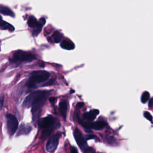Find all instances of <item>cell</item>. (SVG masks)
I'll use <instances>...</instances> for the list:
<instances>
[{
  "mask_svg": "<svg viewBox=\"0 0 153 153\" xmlns=\"http://www.w3.org/2000/svg\"><path fill=\"white\" fill-rule=\"evenodd\" d=\"M48 94L49 93L45 90H39L33 92L25 98L23 103V106L25 108H28L36 106L40 103L45 102Z\"/></svg>",
  "mask_w": 153,
  "mask_h": 153,
  "instance_id": "1",
  "label": "cell"
},
{
  "mask_svg": "<svg viewBox=\"0 0 153 153\" xmlns=\"http://www.w3.org/2000/svg\"><path fill=\"white\" fill-rule=\"evenodd\" d=\"M50 74L45 71H36L31 74V75L27 82L29 88H32L38 83L42 82L48 79Z\"/></svg>",
  "mask_w": 153,
  "mask_h": 153,
  "instance_id": "2",
  "label": "cell"
},
{
  "mask_svg": "<svg viewBox=\"0 0 153 153\" xmlns=\"http://www.w3.org/2000/svg\"><path fill=\"white\" fill-rule=\"evenodd\" d=\"M7 127L8 133L10 136H12L16 131L18 127V121L16 117L11 114L6 115Z\"/></svg>",
  "mask_w": 153,
  "mask_h": 153,
  "instance_id": "3",
  "label": "cell"
},
{
  "mask_svg": "<svg viewBox=\"0 0 153 153\" xmlns=\"http://www.w3.org/2000/svg\"><path fill=\"white\" fill-rule=\"evenodd\" d=\"M13 59L18 61H32L36 59L35 56L30 53L22 50H18L14 52Z\"/></svg>",
  "mask_w": 153,
  "mask_h": 153,
  "instance_id": "4",
  "label": "cell"
},
{
  "mask_svg": "<svg viewBox=\"0 0 153 153\" xmlns=\"http://www.w3.org/2000/svg\"><path fill=\"white\" fill-rule=\"evenodd\" d=\"M60 137V133H57L54 135H53L48 140L46 145L47 151L48 152L54 151L59 143V140Z\"/></svg>",
  "mask_w": 153,
  "mask_h": 153,
  "instance_id": "5",
  "label": "cell"
},
{
  "mask_svg": "<svg viewBox=\"0 0 153 153\" xmlns=\"http://www.w3.org/2000/svg\"><path fill=\"white\" fill-rule=\"evenodd\" d=\"M54 118L51 115H48L41 118L38 121V126L41 128H48L53 127L54 124Z\"/></svg>",
  "mask_w": 153,
  "mask_h": 153,
  "instance_id": "6",
  "label": "cell"
},
{
  "mask_svg": "<svg viewBox=\"0 0 153 153\" xmlns=\"http://www.w3.org/2000/svg\"><path fill=\"white\" fill-rule=\"evenodd\" d=\"M106 125V123L103 121H96L93 123H85L83 124V126L86 129L93 128L95 130H100L103 128Z\"/></svg>",
  "mask_w": 153,
  "mask_h": 153,
  "instance_id": "7",
  "label": "cell"
},
{
  "mask_svg": "<svg viewBox=\"0 0 153 153\" xmlns=\"http://www.w3.org/2000/svg\"><path fill=\"white\" fill-rule=\"evenodd\" d=\"M74 134L75 140L77 144L78 145V146L81 148H83L85 145V142L84 141V139L83 138V136L81 131L78 128H75Z\"/></svg>",
  "mask_w": 153,
  "mask_h": 153,
  "instance_id": "8",
  "label": "cell"
},
{
  "mask_svg": "<svg viewBox=\"0 0 153 153\" xmlns=\"http://www.w3.org/2000/svg\"><path fill=\"white\" fill-rule=\"evenodd\" d=\"M45 23V19L44 18L40 19L39 22H38L37 25L34 27V29L33 30L32 35L33 36H36L38 35V34L40 33V32L42 30V26L44 25Z\"/></svg>",
  "mask_w": 153,
  "mask_h": 153,
  "instance_id": "9",
  "label": "cell"
},
{
  "mask_svg": "<svg viewBox=\"0 0 153 153\" xmlns=\"http://www.w3.org/2000/svg\"><path fill=\"white\" fill-rule=\"evenodd\" d=\"M31 130H32V127L29 125L22 124L19 127L17 136L22 135V134H27L31 131Z\"/></svg>",
  "mask_w": 153,
  "mask_h": 153,
  "instance_id": "10",
  "label": "cell"
},
{
  "mask_svg": "<svg viewBox=\"0 0 153 153\" xmlns=\"http://www.w3.org/2000/svg\"><path fill=\"white\" fill-rule=\"evenodd\" d=\"M99 113V111L98 109H92L89 112H87L84 114V117L89 120H94L97 115H98Z\"/></svg>",
  "mask_w": 153,
  "mask_h": 153,
  "instance_id": "11",
  "label": "cell"
},
{
  "mask_svg": "<svg viewBox=\"0 0 153 153\" xmlns=\"http://www.w3.org/2000/svg\"><path fill=\"white\" fill-rule=\"evenodd\" d=\"M60 112L64 118H66L67 113V103L65 100H62L59 104Z\"/></svg>",
  "mask_w": 153,
  "mask_h": 153,
  "instance_id": "12",
  "label": "cell"
},
{
  "mask_svg": "<svg viewBox=\"0 0 153 153\" xmlns=\"http://www.w3.org/2000/svg\"><path fill=\"white\" fill-rule=\"evenodd\" d=\"M0 13L13 17H14V13H13V11L8 7L2 5H0Z\"/></svg>",
  "mask_w": 153,
  "mask_h": 153,
  "instance_id": "13",
  "label": "cell"
},
{
  "mask_svg": "<svg viewBox=\"0 0 153 153\" xmlns=\"http://www.w3.org/2000/svg\"><path fill=\"white\" fill-rule=\"evenodd\" d=\"M60 46L62 48L66 50H72L75 47V45L72 42L66 39L62 41Z\"/></svg>",
  "mask_w": 153,
  "mask_h": 153,
  "instance_id": "14",
  "label": "cell"
},
{
  "mask_svg": "<svg viewBox=\"0 0 153 153\" xmlns=\"http://www.w3.org/2000/svg\"><path fill=\"white\" fill-rule=\"evenodd\" d=\"M0 29H7L10 31H13L14 30V27L11 24L4 22L3 20L0 21Z\"/></svg>",
  "mask_w": 153,
  "mask_h": 153,
  "instance_id": "15",
  "label": "cell"
},
{
  "mask_svg": "<svg viewBox=\"0 0 153 153\" xmlns=\"http://www.w3.org/2000/svg\"><path fill=\"white\" fill-rule=\"evenodd\" d=\"M53 130H54V127L44 129V130L42 131L41 134V139L42 140H45V139H47L51 134Z\"/></svg>",
  "mask_w": 153,
  "mask_h": 153,
  "instance_id": "16",
  "label": "cell"
},
{
  "mask_svg": "<svg viewBox=\"0 0 153 153\" xmlns=\"http://www.w3.org/2000/svg\"><path fill=\"white\" fill-rule=\"evenodd\" d=\"M37 24H38V22L34 16H31L29 17L27 20V25L29 27L34 28L37 25Z\"/></svg>",
  "mask_w": 153,
  "mask_h": 153,
  "instance_id": "17",
  "label": "cell"
},
{
  "mask_svg": "<svg viewBox=\"0 0 153 153\" xmlns=\"http://www.w3.org/2000/svg\"><path fill=\"white\" fill-rule=\"evenodd\" d=\"M52 37H53V39L54 40V41L56 42V43H59L60 40L62 39V34L59 32L58 30H56L53 35H52Z\"/></svg>",
  "mask_w": 153,
  "mask_h": 153,
  "instance_id": "18",
  "label": "cell"
},
{
  "mask_svg": "<svg viewBox=\"0 0 153 153\" xmlns=\"http://www.w3.org/2000/svg\"><path fill=\"white\" fill-rule=\"evenodd\" d=\"M149 98V93L148 91H145L143 93L141 97V101L142 103H146Z\"/></svg>",
  "mask_w": 153,
  "mask_h": 153,
  "instance_id": "19",
  "label": "cell"
},
{
  "mask_svg": "<svg viewBox=\"0 0 153 153\" xmlns=\"http://www.w3.org/2000/svg\"><path fill=\"white\" fill-rule=\"evenodd\" d=\"M144 117L147 120H148L149 121H152V115L150 114V113L149 112H147V111L145 112H144Z\"/></svg>",
  "mask_w": 153,
  "mask_h": 153,
  "instance_id": "20",
  "label": "cell"
},
{
  "mask_svg": "<svg viewBox=\"0 0 153 153\" xmlns=\"http://www.w3.org/2000/svg\"><path fill=\"white\" fill-rule=\"evenodd\" d=\"M4 96L3 95H0V110L2 107L3 103H4Z\"/></svg>",
  "mask_w": 153,
  "mask_h": 153,
  "instance_id": "21",
  "label": "cell"
},
{
  "mask_svg": "<svg viewBox=\"0 0 153 153\" xmlns=\"http://www.w3.org/2000/svg\"><path fill=\"white\" fill-rule=\"evenodd\" d=\"M53 82H54V80H53V79H51V80H50L49 81H48L47 82H46L45 84H44L43 85H44V86H48V85H50L53 84Z\"/></svg>",
  "mask_w": 153,
  "mask_h": 153,
  "instance_id": "22",
  "label": "cell"
},
{
  "mask_svg": "<svg viewBox=\"0 0 153 153\" xmlns=\"http://www.w3.org/2000/svg\"><path fill=\"white\" fill-rule=\"evenodd\" d=\"M84 105V102H78L76 104V108H81L82 107H83Z\"/></svg>",
  "mask_w": 153,
  "mask_h": 153,
  "instance_id": "23",
  "label": "cell"
},
{
  "mask_svg": "<svg viewBox=\"0 0 153 153\" xmlns=\"http://www.w3.org/2000/svg\"><path fill=\"white\" fill-rule=\"evenodd\" d=\"M148 105H149V107H152L153 106V97L149 100Z\"/></svg>",
  "mask_w": 153,
  "mask_h": 153,
  "instance_id": "24",
  "label": "cell"
},
{
  "mask_svg": "<svg viewBox=\"0 0 153 153\" xmlns=\"http://www.w3.org/2000/svg\"><path fill=\"white\" fill-rule=\"evenodd\" d=\"M71 153H78L76 149L74 147H72L71 149Z\"/></svg>",
  "mask_w": 153,
  "mask_h": 153,
  "instance_id": "25",
  "label": "cell"
},
{
  "mask_svg": "<svg viewBox=\"0 0 153 153\" xmlns=\"http://www.w3.org/2000/svg\"><path fill=\"white\" fill-rule=\"evenodd\" d=\"M49 100H50V102L51 103H54L55 102V101H56V98H55V97H50V99H49Z\"/></svg>",
  "mask_w": 153,
  "mask_h": 153,
  "instance_id": "26",
  "label": "cell"
},
{
  "mask_svg": "<svg viewBox=\"0 0 153 153\" xmlns=\"http://www.w3.org/2000/svg\"><path fill=\"white\" fill-rule=\"evenodd\" d=\"M91 138H94V136H93V135H89V136H88V137H87V139H91Z\"/></svg>",
  "mask_w": 153,
  "mask_h": 153,
  "instance_id": "27",
  "label": "cell"
},
{
  "mask_svg": "<svg viewBox=\"0 0 153 153\" xmlns=\"http://www.w3.org/2000/svg\"><path fill=\"white\" fill-rule=\"evenodd\" d=\"M1 20H2V17L0 16V21H1Z\"/></svg>",
  "mask_w": 153,
  "mask_h": 153,
  "instance_id": "28",
  "label": "cell"
}]
</instances>
